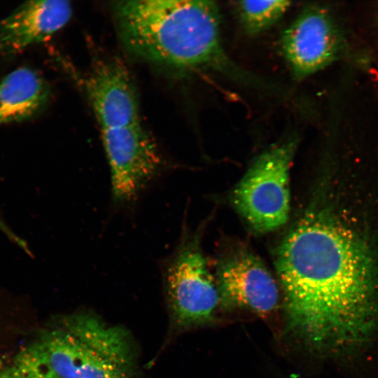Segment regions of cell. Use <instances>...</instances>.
<instances>
[{
	"label": "cell",
	"instance_id": "cell-8",
	"mask_svg": "<svg viewBox=\"0 0 378 378\" xmlns=\"http://www.w3.org/2000/svg\"><path fill=\"white\" fill-rule=\"evenodd\" d=\"M217 286L220 302L226 307L247 309L262 317L270 316L278 308V285L252 253L239 252L222 262Z\"/></svg>",
	"mask_w": 378,
	"mask_h": 378
},
{
	"label": "cell",
	"instance_id": "cell-5",
	"mask_svg": "<svg viewBox=\"0 0 378 378\" xmlns=\"http://www.w3.org/2000/svg\"><path fill=\"white\" fill-rule=\"evenodd\" d=\"M166 295L172 319L180 329L210 323L220 303L204 257L193 244L182 247L165 272Z\"/></svg>",
	"mask_w": 378,
	"mask_h": 378
},
{
	"label": "cell",
	"instance_id": "cell-6",
	"mask_svg": "<svg viewBox=\"0 0 378 378\" xmlns=\"http://www.w3.org/2000/svg\"><path fill=\"white\" fill-rule=\"evenodd\" d=\"M113 200H133L158 173L161 158L153 139L141 124L102 130Z\"/></svg>",
	"mask_w": 378,
	"mask_h": 378
},
{
	"label": "cell",
	"instance_id": "cell-12",
	"mask_svg": "<svg viewBox=\"0 0 378 378\" xmlns=\"http://www.w3.org/2000/svg\"><path fill=\"white\" fill-rule=\"evenodd\" d=\"M284 0L241 1L237 3L240 21L250 34H257L277 22L290 7Z\"/></svg>",
	"mask_w": 378,
	"mask_h": 378
},
{
	"label": "cell",
	"instance_id": "cell-4",
	"mask_svg": "<svg viewBox=\"0 0 378 378\" xmlns=\"http://www.w3.org/2000/svg\"><path fill=\"white\" fill-rule=\"evenodd\" d=\"M297 145L291 137L262 153L232 190L233 206L257 232L273 231L288 220L289 172Z\"/></svg>",
	"mask_w": 378,
	"mask_h": 378
},
{
	"label": "cell",
	"instance_id": "cell-11",
	"mask_svg": "<svg viewBox=\"0 0 378 378\" xmlns=\"http://www.w3.org/2000/svg\"><path fill=\"white\" fill-rule=\"evenodd\" d=\"M48 96V84L36 71L27 66L13 70L0 81V125L33 117Z\"/></svg>",
	"mask_w": 378,
	"mask_h": 378
},
{
	"label": "cell",
	"instance_id": "cell-7",
	"mask_svg": "<svg viewBox=\"0 0 378 378\" xmlns=\"http://www.w3.org/2000/svg\"><path fill=\"white\" fill-rule=\"evenodd\" d=\"M281 46L294 78L302 80L335 61L342 50L343 39L330 13L322 6L310 5L284 31Z\"/></svg>",
	"mask_w": 378,
	"mask_h": 378
},
{
	"label": "cell",
	"instance_id": "cell-2",
	"mask_svg": "<svg viewBox=\"0 0 378 378\" xmlns=\"http://www.w3.org/2000/svg\"><path fill=\"white\" fill-rule=\"evenodd\" d=\"M113 12L122 42L145 60L177 70H213L238 79L246 76L223 48L214 1H121Z\"/></svg>",
	"mask_w": 378,
	"mask_h": 378
},
{
	"label": "cell",
	"instance_id": "cell-3",
	"mask_svg": "<svg viewBox=\"0 0 378 378\" xmlns=\"http://www.w3.org/2000/svg\"><path fill=\"white\" fill-rule=\"evenodd\" d=\"M25 348L60 378H140L127 331L94 314H64Z\"/></svg>",
	"mask_w": 378,
	"mask_h": 378
},
{
	"label": "cell",
	"instance_id": "cell-13",
	"mask_svg": "<svg viewBox=\"0 0 378 378\" xmlns=\"http://www.w3.org/2000/svg\"><path fill=\"white\" fill-rule=\"evenodd\" d=\"M0 378H31L19 373L11 365L0 370ZM59 378V377H54Z\"/></svg>",
	"mask_w": 378,
	"mask_h": 378
},
{
	"label": "cell",
	"instance_id": "cell-9",
	"mask_svg": "<svg viewBox=\"0 0 378 378\" xmlns=\"http://www.w3.org/2000/svg\"><path fill=\"white\" fill-rule=\"evenodd\" d=\"M84 85L101 130L141 124L136 89L120 61L97 63Z\"/></svg>",
	"mask_w": 378,
	"mask_h": 378
},
{
	"label": "cell",
	"instance_id": "cell-10",
	"mask_svg": "<svg viewBox=\"0 0 378 378\" xmlns=\"http://www.w3.org/2000/svg\"><path fill=\"white\" fill-rule=\"evenodd\" d=\"M71 15L69 1L24 2L0 21V53L16 54L48 40L66 25Z\"/></svg>",
	"mask_w": 378,
	"mask_h": 378
},
{
	"label": "cell",
	"instance_id": "cell-1",
	"mask_svg": "<svg viewBox=\"0 0 378 378\" xmlns=\"http://www.w3.org/2000/svg\"><path fill=\"white\" fill-rule=\"evenodd\" d=\"M288 330L315 346L361 342L374 323L377 274L371 251L324 209L307 212L275 253Z\"/></svg>",
	"mask_w": 378,
	"mask_h": 378
}]
</instances>
